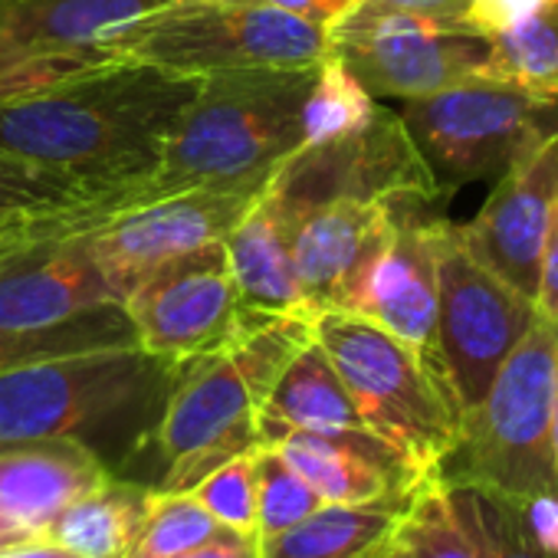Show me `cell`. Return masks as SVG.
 <instances>
[{"instance_id":"34","label":"cell","mask_w":558,"mask_h":558,"mask_svg":"<svg viewBox=\"0 0 558 558\" xmlns=\"http://www.w3.org/2000/svg\"><path fill=\"white\" fill-rule=\"evenodd\" d=\"M106 60H116L109 50L86 53H24L0 44V102H14L21 96H34L50 89L83 70H93Z\"/></svg>"},{"instance_id":"38","label":"cell","mask_w":558,"mask_h":558,"mask_svg":"<svg viewBox=\"0 0 558 558\" xmlns=\"http://www.w3.org/2000/svg\"><path fill=\"white\" fill-rule=\"evenodd\" d=\"M171 558H259V538L227 529L217 538H210L197 548H187L181 555H171Z\"/></svg>"},{"instance_id":"14","label":"cell","mask_w":558,"mask_h":558,"mask_svg":"<svg viewBox=\"0 0 558 558\" xmlns=\"http://www.w3.org/2000/svg\"><path fill=\"white\" fill-rule=\"evenodd\" d=\"M414 201V197H401ZM401 201L339 197L296 214H283L290 256L300 279L303 303L313 316L352 310L365 276L395 230Z\"/></svg>"},{"instance_id":"4","label":"cell","mask_w":558,"mask_h":558,"mask_svg":"<svg viewBox=\"0 0 558 558\" xmlns=\"http://www.w3.org/2000/svg\"><path fill=\"white\" fill-rule=\"evenodd\" d=\"M558 375V326L535 316L509 352L483 401L460 421L440 476L532 506H558L551 450V398Z\"/></svg>"},{"instance_id":"8","label":"cell","mask_w":558,"mask_h":558,"mask_svg":"<svg viewBox=\"0 0 558 558\" xmlns=\"http://www.w3.org/2000/svg\"><path fill=\"white\" fill-rule=\"evenodd\" d=\"M171 375L138 345L0 372V444L93 434L145 408Z\"/></svg>"},{"instance_id":"31","label":"cell","mask_w":558,"mask_h":558,"mask_svg":"<svg viewBox=\"0 0 558 558\" xmlns=\"http://www.w3.org/2000/svg\"><path fill=\"white\" fill-rule=\"evenodd\" d=\"M220 532H227V525H220L191 489H151L148 519L132 558H171L217 538Z\"/></svg>"},{"instance_id":"12","label":"cell","mask_w":558,"mask_h":558,"mask_svg":"<svg viewBox=\"0 0 558 558\" xmlns=\"http://www.w3.org/2000/svg\"><path fill=\"white\" fill-rule=\"evenodd\" d=\"M283 214L326 201H434L440 191L398 112L378 106L368 125L323 142L300 145L266 181Z\"/></svg>"},{"instance_id":"43","label":"cell","mask_w":558,"mask_h":558,"mask_svg":"<svg viewBox=\"0 0 558 558\" xmlns=\"http://www.w3.org/2000/svg\"><path fill=\"white\" fill-rule=\"evenodd\" d=\"M365 558H388V551H385V542H381V545H378L375 551H368Z\"/></svg>"},{"instance_id":"11","label":"cell","mask_w":558,"mask_h":558,"mask_svg":"<svg viewBox=\"0 0 558 558\" xmlns=\"http://www.w3.org/2000/svg\"><path fill=\"white\" fill-rule=\"evenodd\" d=\"M122 310L138 349L168 368L223 352L246 329L223 240L145 269Z\"/></svg>"},{"instance_id":"39","label":"cell","mask_w":558,"mask_h":558,"mask_svg":"<svg viewBox=\"0 0 558 558\" xmlns=\"http://www.w3.org/2000/svg\"><path fill=\"white\" fill-rule=\"evenodd\" d=\"M388 4L450 24H466V11H470V0H388Z\"/></svg>"},{"instance_id":"2","label":"cell","mask_w":558,"mask_h":558,"mask_svg":"<svg viewBox=\"0 0 558 558\" xmlns=\"http://www.w3.org/2000/svg\"><path fill=\"white\" fill-rule=\"evenodd\" d=\"M316 70L246 66L201 76L135 204L187 187H263L306 142Z\"/></svg>"},{"instance_id":"32","label":"cell","mask_w":558,"mask_h":558,"mask_svg":"<svg viewBox=\"0 0 558 558\" xmlns=\"http://www.w3.org/2000/svg\"><path fill=\"white\" fill-rule=\"evenodd\" d=\"M323 502L326 499L279 457L276 447H256V538L296 525Z\"/></svg>"},{"instance_id":"24","label":"cell","mask_w":558,"mask_h":558,"mask_svg":"<svg viewBox=\"0 0 558 558\" xmlns=\"http://www.w3.org/2000/svg\"><path fill=\"white\" fill-rule=\"evenodd\" d=\"M408 496L375 502H323L296 525L259 538V558H365L391 535Z\"/></svg>"},{"instance_id":"21","label":"cell","mask_w":558,"mask_h":558,"mask_svg":"<svg viewBox=\"0 0 558 558\" xmlns=\"http://www.w3.org/2000/svg\"><path fill=\"white\" fill-rule=\"evenodd\" d=\"M171 0H0V44L24 53L106 50Z\"/></svg>"},{"instance_id":"5","label":"cell","mask_w":558,"mask_h":558,"mask_svg":"<svg viewBox=\"0 0 558 558\" xmlns=\"http://www.w3.org/2000/svg\"><path fill=\"white\" fill-rule=\"evenodd\" d=\"M313 332L368 430L421 476L440 473L460 437V411L440 372L417 349L359 313H319Z\"/></svg>"},{"instance_id":"35","label":"cell","mask_w":558,"mask_h":558,"mask_svg":"<svg viewBox=\"0 0 558 558\" xmlns=\"http://www.w3.org/2000/svg\"><path fill=\"white\" fill-rule=\"evenodd\" d=\"M535 313L558 326V201L551 207L542 253H538V279H535Z\"/></svg>"},{"instance_id":"20","label":"cell","mask_w":558,"mask_h":558,"mask_svg":"<svg viewBox=\"0 0 558 558\" xmlns=\"http://www.w3.org/2000/svg\"><path fill=\"white\" fill-rule=\"evenodd\" d=\"M283 457L326 502L401 499L424 476L375 434H287L276 444Z\"/></svg>"},{"instance_id":"19","label":"cell","mask_w":558,"mask_h":558,"mask_svg":"<svg viewBox=\"0 0 558 558\" xmlns=\"http://www.w3.org/2000/svg\"><path fill=\"white\" fill-rule=\"evenodd\" d=\"M122 210V201L86 181L0 148V256Z\"/></svg>"},{"instance_id":"29","label":"cell","mask_w":558,"mask_h":558,"mask_svg":"<svg viewBox=\"0 0 558 558\" xmlns=\"http://www.w3.org/2000/svg\"><path fill=\"white\" fill-rule=\"evenodd\" d=\"M463 493L483 545V558H558V545L538 522L532 502H519L512 496L476 486H463Z\"/></svg>"},{"instance_id":"17","label":"cell","mask_w":558,"mask_h":558,"mask_svg":"<svg viewBox=\"0 0 558 558\" xmlns=\"http://www.w3.org/2000/svg\"><path fill=\"white\" fill-rule=\"evenodd\" d=\"M427 201H401L395 230L375 256L365 283L349 313L372 319L411 349H417L437 372V217H421ZM444 378V375H440ZM447 385V381H444Z\"/></svg>"},{"instance_id":"27","label":"cell","mask_w":558,"mask_h":558,"mask_svg":"<svg viewBox=\"0 0 558 558\" xmlns=\"http://www.w3.org/2000/svg\"><path fill=\"white\" fill-rule=\"evenodd\" d=\"M122 345H138L135 329L122 306H102L47 329H0V372Z\"/></svg>"},{"instance_id":"22","label":"cell","mask_w":558,"mask_h":558,"mask_svg":"<svg viewBox=\"0 0 558 558\" xmlns=\"http://www.w3.org/2000/svg\"><path fill=\"white\" fill-rule=\"evenodd\" d=\"M223 243H227V259L246 323L310 313L300 293L283 217H279V207L269 197L266 184Z\"/></svg>"},{"instance_id":"3","label":"cell","mask_w":558,"mask_h":558,"mask_svg":"<svg viewBox=\"0 0 558 558\" xmlns=\"http://www.w3.org/2000/svg\"><path fill=\"white\" fill-rule=\"evenodd\" d=\"M313 319L310 313L250 319L230 349L174 368L155 430L165 457L155 489H191L220 463L259 447V408L296 352L316 339Z\"/></svg>"},{"instance_id":"23","label":"cell","mask_w":558,"mask_h":558,"mask_svg":"<svg viewBox=\"0 0 558 558\" xmlns=\"http://www.w3.org/2000/svg\"><path fill=\"white\" fill-rule=\"evenodd\" d=\"M259 444H276L279 437L306 434H372L362 421L345 381L329 362L326 349L313 339L283 368L259 408ZM378 437V434H375Z\"/></svg>"},{"instance_id":"10","label":"cell","mask_w":558,"mask_h":558,"mask_svg":"<svg viewBox=\"0 0 558 558\" xmlns=\"http://www.w3.org/2000/svg\"><path fill=\"white\" fill-rule=\"evenodd\" d=\"M329 53L375 99L404 102L480 80L489 60V40L470 24L434 21L388 0H359L329 27Z\"/></svg>"},{"instance_id":"26","label":"cell","mask_w":558,"mask_h":558,"mask_svg":"<svg viewBox=\"0 0 558 558\" xmlns=\"http://www.w3.org/2000/svg\"><path fill=\"white\" fill-rule=\"evenodd\" d=\"M385 551L388 558H483L463 486L440 473L424 476L385 538Z\"/></svg>"},{"instance_id":"33","label":"cell","mask_w":558,"mask_h":558,"mask_svg":"<svg viewBox=\"0 0 558 558\" xmlns=\"http://www.w3.org/2000/svg\"><path fill=\"white\" fill-rule=\"evenodd\" d=\"M191 493L220 525L256 535V447L210 470Z\"/></svg>"},{"instance_id":"13","label":"cell","mask_w":558,"mask_h":558,"mask_svg":"<svg viewBox=\"0 0 558 558\" xmlns=\"http://www.w3.org/2000/svg\"><path fill=\"white\" fill-rule=\"evenodd\" d=\"M263 187H187L122 207L89 230L93 253L122 300L161 259L227 240Z\"/></svg>"},{"instance_id":"15","label":"cell","mask_w":558,"mask_h":558,"mask_svg":"<svg viewBox=\"0 0 558 558\" xmlns=\"http://www.w3.org/2000/svg\"><path fill=\"white\" fill-rule=\"evenodd\" d=\"M93 227L53 233L0 256V329H47L102 306H122L119 287L93 253Z\"/></svg>"},{"instance_id":"9","label":"cell","mask_w":558,"mask_h":558,"mask_svg":"<svg viewBox=\"0 0 558 558\" xmlns=\"http://www.w3.org/2000/svg\"><path fill=\"white\" fill-rule=\"evenodd\" d=\"M437 362L460 421L483 401L496 372L535 323V303L493 272L460 236V223L437 217Z\"/></svg>"},{"instance_id":"7","label":"cell","mask_w":558,"mask_h":558,"mask_svg":"<svg viewBox=\"0 0 558 558\" xmlns=\"http://www.w3.org/2000/svg\"><path fill=\"white\" fill-rule=\"evenodd\" d=\"M398 116L437 191H453L470 181L502 178L558 125V99L480 76L404 99Z\"/></svg>"},{"instance_id":"6","label":"cell","mask_w":558,"mask_h":558,"mask_svg":"<svg viewBox=\"0 0 558 558\" xmlns=\"http://www.w3.org/2000/svg\"><path fill=\"white\" fill-rule=\"evenodd\" d=\"M106 50L184 76L246 66L306 70L329 57V31L250 0H171Z\"/></svg>"},{"instance_id":"28","label":"cell","mask_w":558,"mask_h":558,"mask_svg":"<svg viewBox=\"0 0 558 558\" xmlns=\"http://www.w3.org/2000/svg\"><path fill=\"white\" fill-rule=\"evenodd\" d=\"M483 80L558 99V0H542L522 24L489 37Z\"/></svg>"},{"instance_id":"40","label":"cell","mask_w":558,"mask_h":558,"mask_svg":"<svg viewBox=\"0 0 558 558\" xmlns=\"http://www.w3.org/2000/svg\"><path fill=\"white\" fill-rule=\"evenodd\" d=\"M0 558H80V555H73L70 548L57 545L47 535H31L24 542L4 545V548H0Z\"/></svg>"},{"instance_id":"42","label":"cell","mask_w":558,"mask_h":558,"mask_svg":"<svg viewBox=\"0 0 558 558\" xmlns=\"http://www.w3.org/2000/svg\"><path fill=\"white\" fill-rule=\"evenodd\" d=\"M551 450H555V470H558V375H555V398H551Z\"/></svg>"},{"instance_id":"41","label":"cell","mask_w":558,"mask_h":558,"mask_svg":"<svg viewBox=\"0 0 558 558\" xmlns=\"http://www.w3.org/2000/svg\"><path fill=\"white\" fill-rule=\"evenodd\" d=\"M24 538H31L24 529H17L14 522H8L4 515H0V548L4 545H14V542H24Z\"/></svg>"},{"instance_id":"16","label":"cell","mask_w":558,"mask_h":558,"mask_svg":"<svg viewBox=\"0 0 558 558\" xmlns=\"http://www.w3.org/2000/svg\"><path fill=\"white\" fill-rule=\"evenodd\" d=\"M558 201V125L525 151L486 197L470 223H460L463 243L509 287L535 303L538 253L551 207Z\"/></svg>"},{"instance_id":"36","label":"cell","mask_w":558,"mask_h":558,"mask_svg":"<svg viewBox=\"0 0 558 558\" xmlns=\"http://www.w3.org/2000/svg\"><path fill=\"white\" fill-rule=\"evenodd\" d=\"M542 0H470L466 11V24L480 34V37H499L506 31H512L515 24H522Z\"/></svg>"},{"instance_id":"25","label":"cell","mask_w":558,"mask_h":558,"mask_svg":"<svg viewBox=\"0 0 558 558\" xmlns=\"http://www.w3.org/2000/svg\"><path fill=\"white\" fill-rule=\"evenodd\" d=\"M151 489L109 476L70 502L44 532L80 558H132L148 519Z\"/></svg>"},{"instance_id":"18","label":"cell","mask_w":558,"mask_h":558,"mask_svg":"<svg viewBox=\"0 0 558 558\" xmlns=\"http://www.w3.org/2000/svg\"><path fill=\"white\" fill-rule=\"evenodd\" d=\"M109 476L83 437L8 440L0 444V515L27 535H44L70 502Z\"/></svg>"},{"instance_id":"37","label":"cell","mask_w":558,"mask_h":558,"mask_svg":"<svg viewBox=\"0 0 558 558\" xmlns=\"http://www.w3.org/2000/svg\"><path fill=\"white\" fill-rule=\"evenodd\" d=\"M250 4H266V8H276V11H287L293 17H303L310 24H319V27H336L359 0H250Z\"/></svg>"},{"instance_id":"30","label":"cell","mask_w":558,"mask_h":558,"mask_svg":"<svg viewBox=\"0 0 558 558\" xmlns=\"http://www.w3.org/2000/svg\"><path fill=\"white\" fill-rule=\"evenodd\" d=\"M378 112V99L349 73L339 57H326L316 70V83L306 99V142L323 145L342 138L372 122Z\"/></svg>"},{"instance_id":"1","label":"cell","mask_w":558,"mask_h":558,"mask_svg":"<svg viewBox=\"0 0 558 558\" xmlns=\"http://www.w3.org/2000/svg\"><path fill=\"white\" fill-rule=\"evenodd\" d=\"M197 83L201 76L116 57L0 102V148L60 168L132 207Z\"/></svg>"}]
</instances>
